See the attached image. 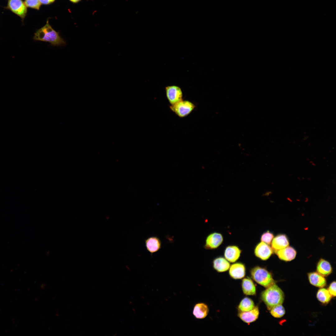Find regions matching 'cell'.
I'll use <instances>...</instances> for the list:
<instances>
[{
  "label": "cell",
  "mask_w": 336,
  "mask_h": 336,
  "mask_svg": "<svg viewBox=\"0 0 336 336\" xmlns=\"http://www.w3.org/2000/svg\"><path fill=\"white\" fill-rule=\"evenodd\" d=\"M289 245L288 239L284 234H279L275 236L271 242L272 248L276 253L278 251L284 248Z\"/></svg>",
  "instance_id": "12"
},
{
  "label": "cell",
  "mask_w": 336,
  "mask_h": 336,
  "mask_svg": "<svg viewBox=\"0 0 336 336\" xmlns=\"http://www.w3.org/2000/svg\"><path fill=\"white\" fill-rule=\"evenodd\" d=\"M260 297L269 310L277 305L282 304L284 299L283 292L275 283L262 292Z\"/></svg>",
  "instance_id": "2"
},
{
  "label": "cell",
  "mask_w": 336,
  "mask_h": 336,
  "mask_svg": "<svg viewBox=\"0 0 336 336\" xmlns=\"http://www.w3.org/2000/svg\"><path fill=\"white\" fill-rule=\"evenodd\" d=\"M229 274L230 277L235 279L243 278L245 274V265L240 263H237L232 264L229 268Z\"/></svg>",
  "instance_id": "10"
},
{
  "label": "cell",
  "mask_w": 336,
  "mask_h": 336,
  "mask_svg": "<svg viewBox=\"0 0 336 336\" xmlns=\"http://www.w3.org/2000/svg\"><path fill=\"white\" fill-rule=\"evenodd\" d=\"M33 40L49 42L54 46H59L66 44V42L49 24L37 30L34 33Z\"/></svg>",
  "instance_id": "1"
},
{
  "label": "cell",
  "mask_w": 336,
  "mask_h": 336,
  "mask_svg": "<svg viewBox=\"0 0 336 336\" xmlns=\"http://www.w3.org/2000/svg\"><path fill=\"white\" fill-rule=\"evenodd\" d=\"M165 90L167 98L171 105L183 100V93L181 88L178 86H168L166 87Z\"/></svg>",
  "instance_id": "5"
},
{
  "label": "cell",
  "mask_w": 336,
  "mask_h": 336,
  "mask_svg": "<svg viewBox=\"0 0 336 336\" xmlns=\"http://www.w3.org/2000/svg\"><path fill=\"white\" fill-rule=\"evenodd\" d=\"M332 296L330 294L328 289L321 288L318 291L316 294V298L320 302L326 304L328 303L330 301Z\"/></svg>",
  "instance_id": "21"
},
{
  "label": "cell",
  "mask_w": 336,
  "mask_h": 336,
  "mask_svg": "<svg viewBox=\"0 0 336 336\" xmlns=\"http://www.w3.org/2000/svg\"><path fill=\"white\" fill-rule=\"evenodd\" d=\"M250 275L256 282L265 288L275 283L271 273L264 268L255 267L251 270Z\"/></svg>",
  "instance_id": "3"
},
{
  "label": "cell",
  "mask_w": 336,
  "mask_h": 336,
  "mask_svg": "<svg viewBox=\"0 0 336 336\" xmlns=\"http://www.w3.org/2000/svg\"><path fill=\"white\" fill-rule=\"evenodd\" d=\"M279 258L285 261H289L296 257V252L295 249L291 246H287L276 252Z\"/></svg>",
  "instance_id": "13"
},
{
  "label": "cell",
  "mask_w": 336,
  "mask_h": 336,
  "mask_svg": "<svg viewBox=\"0 0 336 336\" xmlns=\"http://www.w3.org/2000/svg\"><path fill=\"white\" fill-rule=\"evenodd\" d=\"M270 310L271 315L276 318H280L283 316L285 313V308L282 304L273 307Z\"/></svg>",
  "instance_id": "22"
},
{
  "label": "cell",
  "mask_w": 336,
  "mask_h": 336,
  "mask_svg": "<svg viewBox=\"0 0 336 336\" xmlns=\"http://www.w3.org/2000/svg\"><path fill=\"white\" fill-rule=\"evenodd\" d=\"M244 294L246 295H254L256 294V288L253 281L250 278H243L241 283Z\"/></svg>",
  "instance_id": "18"
},
{
  "label": "cell",
  "mask_w": 336,
  "mask_h": 336,
  "mask_svg": "<svg viewBox=\"0 0 336 336\" xmlns=\"http://www.w3.org/2000/svg\"><path fill=\"white\" fill-rule=\"evenodd\" d=\"M70 0L72 2H77L79 1H80V0Z\"/></svg>",
  "instance_id": "27"
},
{
  "label": "cell",
  "mask_w": 336,
  "mask_h": 336,
  "mask_svg": "<svg viewBox=\"0 0 336 336\" xmlns=\"http://www.w3.org/2000/svg\"><path fill=\"white\" fill-rule=\"evenodd\" d=\"M223 241V236L220 233L216 232L212 233L207 237L204 248L207 250L216 249L222 244Z\"/></svg>",
  "instance_id": "6"
},
{
  "label": "cell",
  "mask_w": 336,
  "mask_h": 336,
  "mask_svg": "<svg viewBox=\"0 0 336 336\" xmlns=\"http://www.w3.org/2000/svg\"><path fill=\"white\" fill-rule=\"evenodd\" d=\"M145 247L148 251L151 254L158 251L161 247V241L156 236L148 237L145 240Z\"/></svg>",
  "instance_id": "11"
},
{
  "label": "cell",
  "mask_w": 336,
  "mask_h": 336,
  "mask_svg": "<svg viewBox=\"0 0 336 336\" xmlns=\"http://www.w3.org/2000/svg\"><path fill=\"white\" fill-rule=\"evenodd\" d=\"M195 107V105L187 100H182L170 107V109L179 117H184L189 114Z\"/></svg>",
  "instance_id": "4"
},
{
  "label": "cell",
  "mask_w": 336,
  "mask_h": 336,
  "mask_svg": "<svg viewBox=\"0 0 336 336\" xmlns=\"http://www.w3.org/2000/svg\"><path fill=\"white\" fill-rule=\"evenodd\" d=\"M209 311V308L206 304L203 303H198L194 306L193 314L196 319H202L206 317Z\"/></svg>",
  "instance_id": "16"
},
{
  "label": "cell",
  "mask_w": 336,
  "mask_h": 336,
  "mask_svg": "<svg viewBox=\"0 0 336 336\" xmlns=\"http://www.w3.org/2000/svg\"><path fill=\"white\" fill-rule=\"evenodd\" d=\"M328 290L332 297H335L336 294L335 281H333L330 284Z\"/></svg>",
  "instance_id": "25"
},
{
  "label": "cell",
  "mask_w": 336,
  "mask_h": 336,
  "mask_svg": "<svg viewBox=\"0 0 336 336\" xmlns=\"http://www.w3.org/2000/svg\"><path fill=\"white\" fill-rule=\"evenodd\" d=\"M255 306L253 301L249 298L245 297L240 301L238 309L239 311L246 312L252 310Z\"/></svg>",
  "instance_id": "20"
},
{
  "label": "cell",
  "mask_w": 336,
  "mask_h": 336,
  "mask_svg": "<svg viewBox=\"0 0 336 336\" xmlns=\"http://www.w3.org/2000/svg\"><path fill=\"white\" fill-rule=\"evenodd\" d=\"M306 202H307L308 201V199L307 198H306Z\"/></svg>",
  "instance_id": "29"
},
{
  "label": "cell",
  "mask_w": 336,
  "mask_h": 336,
  "mask_svg": "<svg viewBox=\"0 0 336 336\" xmlns=\"http://www.w3.org/2000/svg\"><path fill=\"white\" fill-rule=\"evenodd\" d=\"M24 3L26 6L37 9L41 5L39 0H25Z\"/></svg>",
  "instance_id": "24"
},
{
  "label": "cell",
  "mask_w": 336,
  "mask_h": 336,
  "mask_svg": "<svg viewBox=\"0 0 336 336\" xmlns=\"http://www.w3.org/2000/svg\"><path fill=\"white\" fill-rule=\"evenodd\" d=\"M7 8L22 18L27 12L26 6L22 0H8Z\"/></svg>",
  "instance_id": "7"
},
{
  "label": "cell",
  "mask_w": 336,
  "mask_h": 336,
  "mask_svg": "<svg viewBox=\"0 0 336 336\" xmlns=\"http://www.w3.org/2000/svg\"><path fill=\"white\" fill-rule=\"evenodd\" d=\"M287 199H288V200H289V201H291V202H292V200H291V199H290V198H287Z\"/></svg>",
  "instance_id": "28"
},
{
  "label": "cell",
  "mask_w": 336,
  "mask_h": 336,
  "mask_svg": "<svg viewBox=\"0 0 336 336\" xmlns=\"http://www.w3.org/2000/svg\"><path fill=\"white\" fill-rule=\"evenodd\" d=\"M317 272L324 277L329 275L332 272V268L329 262L320 259L317 263L316 267Z\"/></svg>",
  "instance_id": "17"
},
{
  "label": "cell",
  "mask_w": 336,
  "mask_h": 336,
  "mask_svg": "<svg viewBox=\"0 0 336 336\" xmlns=\"http://www.w3.org/2000/svg\"><path fill=\"white\" fill-rule=\"evenodd\" d=\"M214 269L218 272H223L228 270L230 267L228 261L222 257L215 258L212 262Z\"/></svg>",
  "instance_id": "19"
},
{
  "label": "cell",
  "mask_w": 336,
  "mask_h": 336,
  "mask_svg": "<svg viewBox=\"0 0 336 336\" xmlns=\"http://www.w3.org/2000/svg\"><path fill=\"white\" fill-rule=\"evenodd\" d=\"M308 277L310 283L314 286L322 288L326 285V280L324 277L317 272L309 273L308 274Z\"/></svg>",
  "instance_id": "15"
},
{
  "label": "cell",
  "mask_w": 336,
  "mask_h": 336,
  "mask_svg": "<svg viewBox=\"0 0 336 336\" xmlns=\"http://www.w3.org/2000/svg\"><path fill=\"white\" fill-rule=\"evenodd\" d=\"M55 0H39L41 3L43 4H49L53 2Z\"/></svg>",
  "instance_id": "26"
},
{
  "label": "cell",
  "mask_w": 336,
  "mask_h": 336,
  "mask_svg": "<svg viewBox=\"0 0 336 336\" xmlns=\"http://www.w3.org/2000/svg\"><path fill=\"white\" fill-rule=\"evenodd\" d=\"M274 237L273 234L270 231H268L263 234L262 235L261 240L268 245H270Z\"/></svg>",
  "instance_id": "23"
},
{
  "label": "cell",
  "mask_w": 336,
  "mask_h": 336,
  "mask_svg": "<svg viewBox=\"0 0 336 336\" xmlns=\"http://www.w3.org/2000/svg\"><path fill=\"white\" fill-rule=\"evenodd\" d=\"M272 248L268 245L261 242L256 246L254 253L255 256L263 260L268 259L273 253Z\"/></svg>",
  "instance_id": "8"
},
{
  "label": "cell",
  "mask_w": 336,
  "mask_h": 336,
  "mask_svg": "<svg viewBox=\"0 0 336 336\" xmlns=\"http://www.w3.org/2000/svg\"><path fill=\"white\" fill-rule=\"evenodd\" d=\"M241 250L237 246L231 245L227 247L225 250L224 256L228 261L233 263L239 258Z\"/></svg>",
  "instance_id": "14"
},
{
  "label": "cell",
  "mask_w": 336,
  "mask_h": 336,
  "mask_svg": "<svg viewBox=\"0 0 336 336\" xmlns=\"http://www.w3.org/2000/svg\"><path fill=\"white\" fill-rule=\"evenodd\" d=\"M259 310L258 306H255L252 310L246 312L239 311L238 316L243 322L250 324L255 321L258 318Z\"/></svg>",
  "instance_id": "9"
}]
</instances>
